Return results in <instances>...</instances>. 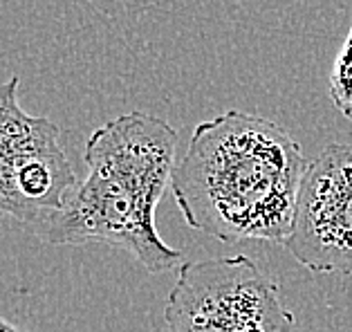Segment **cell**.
<instances>
[{"label": "cell", "mask_w": 352, "mask_h": 332, "mask_svg": "<svg viewBox=\"0 0 352 332\" xmlns=\"http://www.w3.org/2000/svg\"><path fill=\"white\" fill-rule=\"evenodd\" d=\"M168 332H294L296 319L280 287L252 258L222 256L182 263L170 289Z\"/></svg>", "instance_id": "cell-3"}, {"label": "cell", "mask_w": 352, "mask_h": 332, "mask_svg": "<svg viewBox=\"0 0 352 332\" xmlns=\"http://www.w3.org/2000/svg\"><path fill=\"white\" fill-rule=\"evenodd\" d=\"M305 166L300 144L283 126L229 110L193 131L170 189L197 232L222 243L285 245Z\"/></svg>", "instance_id": "cell-1"}, {"label": "cell", "mask_w": 352, "mask_h": 332, "mask_svg": "<svg viewBox=\"0 0 352 332\" xmlns=\"http://www.w3.org/2000/svg\"><path fill=\"white\" fill-rule=\"evenodd\" d=\"M285 250L312 274H352V144H330L305 166Z\"/></svg>", "instance_id": "cell-5"}, {"label": "cell", "mask_w": 352, "mask_h": 332, "mask_svg": "<svg viewBox=\"0 0 352 332\" xmlns=\"http://www.w3.org/2000/svg\"><path fill=\"white\" fill-rule=\"evenodd\" d=\"M177 131L166 119L126 113L85 144L83 180L36 234L50 245L104 243L135 256L151 274L173 269L182 252L157 232L155 211L170 186Z\"/></svg>", "instance_id": "cell-2"}, {"label": "cell", "mask_w": 352, "mask_h": 332, "mask_svg": "<svg viewBox=\"0 0 352 332\" xmlns=\"http://www.w3.org/2000/svg\"><path fill=\"white\" fill-rule=\"evenodd\" d=\"M21 79L0 86V216L38 229L76 189L61 131L19 104Z\"/></svg>", "instance_id": "cell-4"}, {"label": "cell", "mask_w": 352, "mask_h": 332, "mask_svg": "<svg viewBox=\"0 0 352 332\" xmlns=\"http://www.w3.org/2000/svg\"><path fill=\"white\" fill-rule=\"evenodd\" d=\"M330 99L334 108L352 122V25L330 72Z\"/></svg>", "instance_id": "cell-6"}]
</instances>
